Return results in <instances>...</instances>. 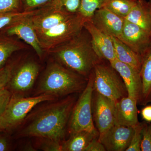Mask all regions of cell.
Segmentation results:
<instances>
[{
  "instance_id": "obj_1",
  "label": "cell",
  "mask_w": 151,
  "mask_h": 151,
  "mask_svg": "<svg viewBox=\"0 0 151 151\" xmlns=\"http://www.w3.org/2000/svg\"><path fill=\"white\" fill-rule=\"evenodd\" d=\"M76 99L73 94L37 105L17 128L16 137H46L62 142Z\"/></svg>"
},
{
  "instance_id": "obj_2",
  "label": "cell",
  "mask_w": 151,
  "mask_h": 151,
  "mask_svg": "<svg viewBox=\"0 0 151 151\" xmlns=\"http://www.w3.org/2000/svg\"><path fill=\"white\" fill-rule=\"evenodd\" d=\"M47 52L57 62L87 78L95 65L104 60L84 28L75 37Z\"/></svg>"
},
{
  "instance_id": "obj_3",
  "label": "cell",
  "mask_w": 151,
  "mask_h": 151,
  "mask_svg": "<svg viewBox=\"0 0 151 151\" xmlns=\"http://www.w3.org/2000/svg\"><path fill=\"white\" fill-rule=\"evenodd\" d=\"M88 78L55 61L49 64L41 77L34 96L47 94L59 98L81 93Z\"/></svg>"
},
{
  "instance_id": "obj_4",
  "label": "cell",
  "mask_w": 151,
  "mask_h": 151,
  "mask_svg": "<svg viewBox=\"0 0 151 151\" xmlns=\"http://www.w3.org/2000/svg\"><path fill=\"white\" fill-rule=\"evenodd\" d=\"M58 99L47 94L25 97L12 94L4 113L0 118V128L2 131H10L17 129L27 116L37 105L46 101Z\"/></svg>"
},
{
  "instance_id": "obj_5",
  "label": "cell",
  "mask_w": 151,
  "mask_h": 151,
  "mask_svg": "<svg viewBox=\"0 0 151 151\" xmlns=\"http://www.w3.org/2000/svg\"><path fill=\"white\" fill-rule=\"evenodd\" d=\"M93 70L88 77L86 87L76 100L72 109L68 125L67 132L81 131L97 133L92 118V100L94 90ZM99 133V132H98Z\"/></svg>"
},
{
  "instance_id": "obj_6",
  "label": "cell",
  "mask_w": 151,
  "mask_h": 151,
  "mask_svg": "<svg viewBox=\"0 0 151 151\" xmlns=\"http://www.w3.org/2000/svg\"><path fill=\"white\" fill-rule=\"evenodd\" d=\"M105 60L97 63L93 69L94 90L116 102L128 96L127 88L119 73Z\"/></svg>"
},
{
  "instance_id": "obj_7",
  "label": "cell",
  "mask_w": 151,
  "mask_h": 151,
  "mask_svg": "<svg viewBox=\"0 0 151 151\" xmlns=\"http://www.w3.org/2000/svg\"><path fill=\"white\" fill-rule=\"evenodd\" d=\"M87 20L76 12L67 20L50 29L36 32L41 47L43 50L48 51L70 40L84 29Z\"/></svg>"
},
{
  "instance_id": "obj_8",
  "label": "cell",
  "mask_w": 151,
  "mask_h": 151,
  "mask_svg": "<svg viewBox=\"0 0 151 151\" xmlns=\"http://www.w3.org/2000/svg\"><path fill=\"white\" fill-rule=\"evenodd\" d=\"M73 14L64 7L60 0H52L37 9V12L31 17V19L35 32H41L67 20Z\"/></svg>"
},
{
  "instance_id": "obj_9",
  "label": "cell",
  "mask_w": 151,
  "mask_h": 151,
  "mask_svg": "<svg viewBox=\"0 0 151 151\" xmlns=\"http://www.w3.org/2000/svg\"><path fill=\"white\" fill-rule=\"evenodd\" d=\"M39 71V65L33 60H27L19 64L16 62L6 88L12 94L24 96L32 89Z\"/></svg>"
},
{
  "instance_id": "obj_10",
  "label": "cell",
  "mask_w": 151,
  "mask_h": 151,
  "mask_svg": "<svg viewBox=\"0 0 151 151\" xmlns=\"http://www.w3.org/2000/svg\"><path fill=\"white\" fill-rule=\"evenodd\" d=\"M115 102L94 90L92 94V118L101 136L115 125Z\"/></svg>"
},
{
  "instance_id": "obj_11",
  "label": "cell",
  "mask_w": 151,
  "mask_h": 151,
  "mask_svg": "<svg viewBox=\"0 0 151 151\" xmlns=\"http://www.w3.org/2000/svg\"><path fill=\"white\" fill-rule=\"evenodd\" d=\"M117 38L143 58L151 47V35L125 19L122 33Z\"/></svg>"
},
{
  "instance_id": "obj_12",
  "label": "cell",
  "mask_w": 151,
  "mask_h": 151,
  "mask_svg": "<svg viewBox=\"0 0 151 151\" xmlns=\"http://www.w3.org/2000/svg\"><path fill=\"white\" fill-rule=\"evenodd\" d=\"M134 132L133 127L115 124L104 134L99 136L98 139L106 151H126L130 145Z\"/></svg>"
},
{
  "instance_id": "obj_13",
  "label": "cell",
  "mask_w": 151,
  "mask_h": 151,
  "mask_svg": "<svg viewBox=\"0 0 151 151\" xmlns=\"http://www.w3.org/2000/svg\"><path fill=\"white\" fill-rule=\"evenodd\" d=\"M89 20L105 34L118 37L122 33L125 19L105 8L95 11Z\"/></svg>"
},
{
  "instance_id": "obj_14",
  "label": "cell",
  "mask_w": 151,
  "mask_h": 151,
  "mask_svg": "<svg viewBox=\"0 0 151 151\" xmlns=\"http://www.w3.org/2000/svg\"><path fill=\"white\" fill-rule=\"evenodd\" d=\"M25 18L16 23L3 29L8 35L17 37L30 45L40 58H42L43 50L39 41L33 26L31 17Z\"/></svg>"
},
{
  "instance_id": "obj_15",
  "label": "cell",
  "mask_w": 151,
  "mask_h": 151,
  "mask_svg": "<svg viewBox=\"0 0 151 151\" xmlns=\"http://www.w3.org/2000/svg\"><path fill=\"white\" fill-rule=\"evenodd\" d=\"M110 63L123 79L127 88L128 97L136 100L138 103L142 90L140 72L117 59Z\"/></svg>"
},
{
  "instance_id": "obj_16",
  "label": "cell",
  "mask_w": 151,
  "mask_h": 151,
  "mask_svg": "<svg viewBox=\"0 0 151 151\" xmlns=\"http://www.w3.org/2000/svg\"><path fill=\"white\" fill-rule=\"evenodd\" d=\"M137 101L128 96L115 102V124L134 127L139 123Z\"/></svg>"
},
{
  "instance_id": "obj_17",
  "label": "cell",
  "mask_w": 151,
  "mask_h": 151,
  "mask_svg": "<svg viewBox=\"0 0 151 151\" xmlns=\"http://www.w3.org/2000/svg\"><path fill=\"white\" fill-rule=\"evenodd\" d=\"M84 28L91 35L93 43L103 59L110 63L116 59L114 44L111 36L98 29L89 20L85 22Z\"/></svg>"
},
{
  "instance_id": "obj_18",
  "label": "cell",
  "mask_w": 151,
  "mask_h": 151,
  "mask_svg": "<svg viewBox=\"0 0 151 151\" xmlns=\"http://www.w3.org/2000/svg\"><path fill=\"white\" fill-rule=\"evenodd\" d=\"M124 19L139 26L151 35V12L148 2L138 0Z\"/></svg>"
},
{
  "instance_id": "obj_19",
  "label": "cell",
  "mask_w": 151,
  "mask_h": 151,
  "mask_svg": "<svg viewBox=\"0 0 151 151\" xmlns=\"http://www.w3.org/2000/svg\"><path fill=\"white\" fill-rule=\"evenodd\" d=\"M114 44L116 59L140 72L143 58L133 51L118 38L111 37Z\"/></svg>"
},
{
  "instance_id": "obj_20",
  "label": "cell",
  "mask_w": 151,
  "mask_h": 151,
  "mask_svg": "<svg viewBox=\"0 0 151 151\" xmlns=\"http://www.w3.org/2000/svg\"><path fill=\"white\" fill-rule=\"evenodd\" d=\"M140 75L142 90L138 104L146 106L151 103V47L143 57Z\"/></svg>"
},
{
  "instance_id": "obj_21",
  "label": "cell",
  "mask_w": 151,
  "mask_h": 151,
  "mask_svg": "<svg viewBox=\"0 0 151 151\" xmlns=\"http://www.w3.org/2000/svg\"><path fill=\"white\" fill-rule=\"evenodd\" d=\"M98 132L94 133L81 131L70 134L67 140L61 143L62 151H85L86 147L92 139L98 137Z\"/></svg>"
},
{
  "instance_id": "obj_22",
  "label": "cell",
  "mask_w": 151,
  "mask_h": 151,
  "mask_svg": "<svg viewBox=\"0 0 151 151\" xmlns=\"http://www.w3.org/2000/svg\"><path fill=\"white\" fill-rule=\"evenodd\" d=\"M14 37L0 30V68L6 64L12 55L25 47L22 42Z\"/></svg>"
},
{
  "instance_id": "obj_23",
  "label": "cell",
  "mask_w": 151,
  "mask_h": 151,
  "mask_svg": "<svg viewBox=\"0 0 151 151\" xmlns=\"http://www.w3.org/2000/svg\"><path fill=\"white\" fill-rule=\"evenodd\" d=\"M138 0H103L101 7L105 8L125 18Z\"/></svg>"
},
{
  "instance_id": "obj_24",
  "label": "cell",
  "mask_w": 151,
  "mask_h": 151,
  "mask_svg": "<svg viewBox=\"0 0 151 151\" xmlns=\"http://www.w3.org/2000/svg\"><path fill=\"white\" fill-rule=\"evenodd\" d=\"M37 9L31 11L0 13V30L4 29L20 21L35 14Z\"/></svg>"
},
{
  "instance_id": "obj_25",
  "label": "cell",
  "mask_w": 151,
  "mask_h": 151,
  "mask_svg": "<svg viewBox=\"0 0 151 151\" xmlns=\"http://www.w3.org/2000/svg\"><path fill=\"white\" fill-rule=\"evenodd\" d=\"M33 146L36 150L45 151H62L61 142L46 137H33Z\"/></svg>"
},
{
  "instance_id": "obj_26",
  "label": "cell",
  "mask_w": 151,
  "mask_h": 151,
  "mask_svg": "<svg viewBox=\"0 0 151 151\" xmlns=\"http://www.w3.org/2000/svg\"><path fill=\"white\" fill-rule=\"evenodd\" d=\"M103 0H80L77 12L88 20H90L94 13L102 6Z\"/></svg>"
},
{
  "instance_id": "obj_27",
  "label": "cell",
  "mask_w": 151,
  "mask_h": 151,
  "mask_svg": "<svg viewBox=\"0 0 151 151\" xmlns=\"http://www.w3.org/2000/svg\"><path fill=\"white\" fill-rule=\"evenodd\" d=\"M145 122L139 123L134 127V134L129 147L126 151H140L142 131Z\"/></svg>"
},
{
  "instance_id": "obj_28",
  "label": "cell",
  "mask_w": 151,
  "mask_h": 151,
  "mask_svg": "<svg viewBox=\"0 0 151 151\" xmlns=\"http://www.w3.org/2000/svg\"><path fill=\"white\" fill-rule=\"evenodd\" d=\"M16 63V62H7L4 67L0 68V90L6 88L8 84Z\"/></svg>"
},
{
  "instance_id": "obj_29",
  "label": "cell",
  "mask_w": 151,
  "mask_h": 151,
  "mask_svg": "<svg viewBox=\"0 0 151 151\" xmlns=\"http://www.w3.org/2000/svg\"><path fill=\"white\" fill-rule=\"evenodd\" d=\"M23 11L21 0H0V13Z\"/></svg>"
},
{
  "instance_id": "obj_30",
  "label": "cell",
  "mask_w": 151,
  "mask_h": 151,
  "mask_svg": "<svg viewBox=\"0 0 151 151\" xmlns=\"http://www.w3.org/2000/svg\"><path fill=\"white\" fill-rule=\"evenodd\" d=\"M141 150L151 151V124L145 122L142 131Z\"/></svg>"
},
{
  "instance_id": "obj_31",
  "label": "cell",
  "mask_w": 151,
  "mask_h": 151,
  "mask_svg": "<svg viewBox=\"0 0 151 151\" xmlns=\"http://www.w3.org/2000/svg\"><path fill=\"white\" fill-rule=\"evenodd\" d=\"M52 0H21L23 11L34 10L45 5Z\"/></svg>"
},
{
  "instance_id": "obj_32",
  "label": "cell",
  "mask_w": 151,
  "mask_h": 151,
  "mask_svg": "<svg viewBox=\"0 0 151 151\" xmlns=\"http://www.w3.org/2000/svg\"><path fill=\"white\" fill-rule=\"evenodd\" d=\"M12 95V92L6 87L0 90V118L4 113Z\"/></svg>"
},
{
  "instance_id": "obj_33",
  "label": "cell",
  "mask_w": 151,
  "mask_h": 151,
  "mask_svg": "<svg viewBox=\"0 0 151 151\" xmlns=\"http://www.w3.org/2000/svg\"><path fill=\"white\" fill-rule=\"evenodd\" d=\"M63 4L68 12L74 14L77 12L79 5L80 0H60Z\"/></svg>"
},
{
  "instance_id": "obj_34",
  "label": "cell",
  "mask_w": 151,
  "mask_h": 151,
  "mask_svg": "<svg viewBox=\"0 0 151 151\" xmlns=\"http://www.w3.org/2000/svg\"><path fill=\"white\" fill-rule=\"evenodd\" d=\"M98 137L92 139L86 147L85 151H105V147L98 139Z\"/></svg>"
},
{
  "instance_id": "obj_35",
  "label": "cell",
  "mask_w": 151,
  "mask_h": 151,
  "mask_svg": "<svg viewBox=\"0 0 151 151\" xmlns=\"http://www.w3.org/2000/svg\"><path fill=\"white\" fill-rule=\"evenodd\" d=\"M142 118L147 122H151V105L145 106L141 111Z\"/></svg>"
},
{
  "instance_id": "obj_36",
  "label": "cell",
  "mask_w": 151,
  "mask_h": 151,
  "mask_svg": "<svg viewBox=\"0 0 151 151\" xmlns=\"http://www.w3.org/2000/svg\"><path fill=\"white\" fill-rule=\"evenodd\" d=\"M10 147L8 139L5 137L0 135V151H8Z\"/></svg>"
},
{
  "instance_id": "obj_37",
  "label": "cell",
  "mask_w": 151,
  "mask_h": 151,
  "mask_svg": "<svg viewBox=\"0 0 151 151\" xmlns=\"http://www.w3.org/2000/svg\"><path fill=\"white\" fill-rule=\"evenodd\" d=\"M149 6H150V9L151 12V0H149L148 1Z\"/></svg>"
},
{
  "instance_id": "obj_38",
  "label": "cell",
  "mask_w": 151,
  "mask_h": 151,
  "mask_svg": "<svg viewBox=\"0 0 151 151\" xmlns=\"http://www.w3.org/2000/svg\"><path fill=\"white\" fill-rule=\"evenodd\" d=\"M2 130H1V128H0V132H2Z\"/></svg>"
}]
</instances>
